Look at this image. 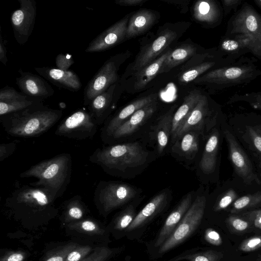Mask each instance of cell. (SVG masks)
<instances>
[{
  "instance_id": "25",
  "label": "cell",
  "mask_w": 261,
  "mask_h": 261,
  "mask_svg": "<svg viewBox=\"0 0 261 261\" xmlns=\"http://www.w3.org/2000/svg\"><path fill=\"white\" fill-rule=\"evenodd\" d=\"M116 84L111 86L106 91L97 95L88 106L89 114L94 122L100 125L105 123L114 105V92Z\"/></svg>"
},
{
  "instance_id": "30",
  "label": "cell",
  "mask_w": 261,
  "mask_h": 261,
  "mask_svg": "<svg viewBox=\"0 0 261 261\" xmlns=\"http://www.w3.org/2000/svg\"><path fill=\"white\" fill-rule=\"evenodd\" d=\"M193 10V16L197 20L208 23L221 20L223 15L221 6L211 0L197 1Z\"/></svg>"
},
{
  "instance_id": "39",
  "label": "cell",
  "mask_w": 261,
  "mask_h": 261,
  "mask_svg": "<svg viewBox=\"0 0 261 261\" xmlns=\"http://www.w3.org/2000/svg\"><path fill=\"white\" fill-rule=\"evenodd\" d=\"M238 195L233 189H229L219 197L214 206V210L219 212L226 208L237 198Z\"/></svg>"
},
{
  "instance_id": "49",
  "label": "cell",
  "mask_w": 261,
  "mask_h": 261,
  "mask_svg": "<svg viewBox=\"0 0 261 261\" xmlns=\"http://www.w3.org/2000/svg\"><path fill=\"white\" fill-rule=\"evenodd\" d=\"M247 132L253 146L261 153V135L251 126L247 127Z\"/></svg>"
},
{
  "instance_id": "55",
  "label": "cell",
  "mask_w": 261,
  "mask_h": 261,
  "mask_svg": "<svg viewBox=\"0 0 261 261\" xmlns=\"http://www.w3.org/2000/svg\"><path fill=\"white\" fill-rule=\"evenodd\" d=\"M255 129L257 131V132L261 135V125L256 126L254 127Z\"/></svg>"
},
{
  "instance_id": "13",
  "label": "cell",
  "mask_w": 261,
  "mask_h": 261,
  "mask_svg": "<svg viewBox=\"0 0 261 261\" xmlns=\"http://www.w3.org/2000/svg\"><path fill=\"white\" fill-rule=\"evenodd\" d=\"M200 137L204 138L198 131L190 130L184 133L171 144V155L186 168H192L196 165L199 152Z\"/></svg>"
},
{
  "instance_id": "33",
  "label": "cell",
  "mask_w": 261,
  "mask_h": 261,
  "mask_svg": "<svg viewBox=\"0 0 261 261\" xmlns=\"http://www.w3.org/2000/svg\"><path fill=\"white\" fill-rule=\"evenodd\" d=\"M65 202L64 215L65 220L72 222L81 220L87 211L81 196L75 195Z\"/></svg>"
},
{
  "instance_id": "10",
  "label": "cell",
  "mask_w": 261,
  "mask_h": 261,
  "mask_svg": "<svg viewBox=\"0 0 261 261\" xmlns=\"http://www.w3.org/2000/svg\"><path fill=\"white\" fill-rule=\"evenodd\" d=\"M120 61L119 56L110 58L89 81L84 91V106H88L97 95L115 84Z\"/></svg>"
},
{
  "instance_id": "20",
  "label": "cell",
  "mask_w": 261,
  "mask_h": 261,
  "mask_svg": "<svg viewBox=\"0 0 261 261\" xmlns=\"http://www.w3.org/2000/svg\"><path fill=\"white\" fill-rule=\"evenodd\" d=\"M176 37V34L173 31L167 30L162 32L154 41L141 50L135 60L133 69L138 72L154 61Z\"/></svg>"
},
{
  "instance_id": "23",
  "label": "cell",
  "mask_w": 261,
  "mask_h": 261,
  "mask_svg": "<svg viewBox=\"0 0 261 261\" xmlns=\"http://www.w3.org/2000/svg\"><path fill=\"white\" fill-rule=\"evenodd\" d=\"M34 69L41 76L59 88L74 92L79 91L82 87L79 76L71 70H63L50 67H35Z\"/></svg>"
},
{
  "instance_id": "44",
  "label": "cell",
  "mask_w": 261,
  "mask_h": 261,
  "mask_svg": "<svg viewBox=\"0 0 261 261\" xmlns=\"http://www.w3.org/2000/svg\"><path fill=\"white\" fill-rule=\"evenodd\" d=\"M74 63L71 55L59 54L56 58L55 63L57 68L63 70H68Z\"/></svg>"
},
{
  "instance_id": "7",
  "label": "cell",
  "mask_w": 261,
  "mask_h": 261,
  "mask_svg": "<svg viewBox=\"0 0 261 261\" xmlns=\"http://www.w3.org/2000/svg\"><path fill=\"white\" fill-rule=\"evenodd\" d=\"M225 34L242 35L248 41L251 53L261 60V15L247 3L231 17Z\"/></svg>"
},
{
  "instance_id": "56",
  "label": "cell",
  "mask_w": 261,
  "mask_h": 261,
  "mask_svg": "<svg viewBox=\"0 0 261 261\" xmlns=\"http://www.w3.org/2000/svg\"><path fill=\"white\" fill-rule=\"evenodd\" d=\"M257 260L261 261V254H260L258 255Z\"/></svg>"
},
{
  "instance_id": "53",
  "label": "cell",
  "mask_w": 261,
  "mask_h": 261,
  "mask_svg": "<svg viewBox=\"0 0 261 261\" xmlns=\"http://www.w3.org/2000/svg\"><path fill=\"white\" fill-rule=\"evenodd\" d=\"M145 0H116L115 3L120 6H135L142 5Z\"/></svg>"
},
{
  "instance_id": "9",
  "label": "cell",
  "mask_w": 261,
  "mask_h": 261,
  "mask_svg": "<svg viewBox=\"0 0 261 261\" xmlns=\"http://www.w3.org/2000/svg\"><path fill=\"white\" fill-rule=\"evenodd\" d=\"M97 125L89 112L78 110L64 119L58 126L55 135L70 139L92 138L97 132Z\"/></svg>"
},
{
  "instance_id": "45",
  "label": "cell",
  "mask_w": 261,
  "mask_h": 261,
  "mask_svg": "<svg viewBox=\"0 0 261 261\" xmlns=\"http://www.w3.org/2000/svg\"><path fill=\"white\" fill-rule=\"evenodd\" d=\"M228 222L231 228L237 232L245 231L249 226V223L248 221L237 216L229 217Z\"/></svg>"
},
{
  "instance_id": "8",
  "label": "cell",
  "mask_w": 261,
  "mask_h": 261,
  "mask_svg": "<svg viewBox=\"0 0 261 261\" xmlns=\"http://www.w3.org/2000/svg\"><path fill=\"white\" fill-rule=\"evenodd\" d=\"M206 204L204 195L196 194L188 211L176 228L160 246L159 253H164L184 242L200 225Z\"/></svg>"
},
{
  "instance_id": "42",
  "label": "cell",
  "mask_w": 261,
  "mask_h": 261,
  "mask_svg": "<svg viewBox=\"0 0 261 261\" xmlns=\"http://www.w3.org/2000/svg\"><path fill=\"white\" fill-rule=\"evenodd\" d=\"M93 250L89 245H78L69 253L65 261H81Z\"/></svg>"
},
{
  "instance_id": "28",
  "label": "cell",
  "mask_w": 261,
  "mask_h": 261,
  "mask_svg": "<svg viewBox=\"0 0 261 261\" xmlns=\"http://www.w3.org/2000/svg\"><path fill=\"white\" fill-rule=\"evenodd\" d=\"M200 92L193 91L186 96L181 105L173 115L170 142H173L176 133L188 118L202 96Z\"/></svg>"
},
{
  "instance_id": "54",
  "label": "cell",
  "mask_w": 261,
  "mask_h": 261,
  "mask_svg": "<svg viewBox=\"0 0 261 261\" xmlns=\"http://www.w3.org/2000/svg\"><path fill=\"white\" fill-rule=\"evenodd\" d=\"M254 2L261 10V0H254Z\"/></svg>"
},
{
  "instance_id": "1",
  "label": "cell",
  "mask_w": 261,
  "mask_h": 261,
  "mask_svg": "<svg viewBox=\"0 0 261 261\" xmlns=\"http://www.w3.org/2000/svg\"><path fill=\"white\" fill-rule=\"evenodd\" d=\"M157 157L142 142L134 141L98 148L89 161L110 175L131 179L141 174Z\"/></svg>"
},
{
  "instance_id": "12",
  "label": "cell",
  "mask_w": 261,
  "mask_h": 261,
  "mask_svg": "<svg viewBox=\"0 0 261 261\" xmlns=\"http://www.w3.org/2000/svg\"><path fill=\"white\" fill-rule=\"evenodd\" d=\"M20 7L11 14V22L14 38L22 45L31 35L37 15V5L34 0H18Z\"/></svg>"
},
{
  "instance_id": "46",
  "label": "cell",
  "mask_w": 261,
  "mask_h": 261,
  "mask_svg": "<svg viewBox=\"0 0 261 261\" xmlns=\"http://www.w3.org/2000/svg\"><path fill=\"white\" fill-rule=\"evenodd\" d=\"M205 241L210 244L214 246H220L222 243L220 234L213 228H207L204 233Z\"/></svg>"
},
{
  "instance_id": "29",
  "label": "cell",
  "mask_w": 261,
  "mask_h": 261,
  "mask_svg": "<svg viewBox=\"0 0 261 261\" xmlns=\"http://www.w3.org/2000/svg\"><path fill=\"white\" fill-rule=\"evenodd\" d=\"M155 19V15L149 10L137 11L128 22L125 38L130 39L146 32L153 25Z\"/></svg>"
},
{
  "instance_id": "16",
  "label": "cell",
  "mask_w": 261,
  "mask_h": 261,
  "mask_svg": "<svg viewBox=\"0 0 261 261\" xmlns=\"http://www.w3.org/2000/svg\"><path fill=\"white\" fill-rule=\"evenodd\" d=\"M176 107V105L172 106L149 127V138L158 156L165 153L171 140L172 119Z\"/></svg>"
},
{
  "instance_id": "57",
  "label": "cell",
  "mask_w": 261,
  "mask_h": 261,
  "mask_svg": "<svg viewBox=\"0 0 261 261\" xmlns=\"http://www.w3.org/2000/svg\"><path fill=\"white\" fill-rule=\"evenodd\" d=\"M259 183L261 184V175H260V180L259 181Z\"/></svg>"
},
{
  "instance_id": "22",
  "label": "cell",
  "mask_w": 261,
  "mask_h": 261,
  "mask_svg": "<svg viewBox=\"0 0 261 261\" xmlns=\"http://www.w3.org/2000/svg\"><path fill=\"white\" fill-rule=\"evenodd\" d=\"M196 194L191 191L182 197L166 219L155 242V247H160L172 234L190 207Z\"/></svg>"
},
{
  "instance_id": "32",
  "label": "cell",
  "mask_w": 261,
  "mask_h": 261,
  "mask_svg": "<svg viewBox=\"0 0 261 261\" xmlns=\"http://www.w3.org/2000/svg\"><path fill=\"white\" fill-rule=\"evenodd\" d=\"M196 51V48L189 44L181 46L173 51H171L164 61L160 73L167 72L185 62L194 55Z\"/></svg>"
},
{
  "instance_id": "37",
  "label": "cell",
  "mask_w": 261,
  "mask_h": 261,
  "mask_svg": "<svg viewBox=\"0 0 261 261\" xmlns=\"http://www.w3.org/2000/svg\"><path fill=\"white\" fill-rule=\"evenodd\" d=\"M77 245L75 243H69L60 246L48 253L43 261H65L69 253Z\"/></svg>"
},
{
  "instance_id": "21",
  "label": "cell",
  "mask_w": 261,
  "mask_h": 261,
  "mask_svg": "<svg viewBox=\"0 0 261 261\" xmlns=\"http://www.w3.org/2000/svg\"><path fill=\"white\" fill-rule=\"evenodd\" d=\"M171 199L172 192L169 189H164L157 193L136 215L126 231H129L144 225L162 212Z\"/></svg>"
},
{
  "instance_id": "27",
  "label": "cell",
  "mask_w": 261,
  "mask_h": 261,
  "mask_svg": "<svg viewBox=\"0 0 261 261\" xmlns=\"http://www.w3.org/2000/svg\"><path fill=\"white\" fill-rule=\"evenodd\" d=\"M219 50L226 57L236 60L242 57L245 54L251 53L247 39L237 34H225L220 41Z\"/></svg>"
},
{
  "instance_id": "2",
  "label": "cell",
  "mask_w": 261,
  "mask_h": 261,
  "mask_svg": "<svg viewBox=\"0 0 261 261\" xmlns=\"http://www.w3.org/2000/svg\"><path fill=\"white\" fill-rule=\"evenodd\" d=\"M62 116V110L44 106L40 100L24 109L1 116V121L9 135L32 138L46 132Z\"/></svg>"
},
{
  "instance_id": "38",
  "label": "cell",
  "mask_w": 261,
  "mask_h": 261,
  "mask_svg": "<svg viewBox=\"0 0 261 261\" xmlns=\"http://www.w3.org/2000/svg\"><path fill=\"white\" fill-rule=\"evenodd\" d=\"M240 101L248 102L253 108L261 110V92H251L241 95L236 94L230 98L228 103Z\"/></svg>"
},
{
  "instance_id": "36",
  "label": "cell",
  "mask_w": 261,
  "mask_h": 261,
  "mask_svg": "<svg viewBox=\"0 0 261 261\" xmlns=\"http://www.w3.org/2000/svg\"><path fill=\"white\" fill-rule=\"evenodd\" d=\"M261 203V192L246 195L237 199L233 202L230 212L238 213Z\"/></svg>"
},
{
  "instance_id": "41",
  "label": "cell",
  "mask_w": 261,
  "mask_h": 261,
  "mask_svg": "<svg viewBox=\"0 0 261 261\" xmlns=\"http://www.w3.org/2000/svg\"><path fill=\"white\" fill-rule=\"evenodd\" d=\"M223 254L215 250H207L192 255L188 257L189 261H220Z\"/></svg>"
},
{
  "instance_id": "26",
  "label": "cell",
  "mask_w": 261,
  "mask_h": 261,
  "mask_svg": "<svg viewBox=\"0 0 261 261\" xmlns=\"http://www.w3.org/2000/svg\"><path fill=\"white\" fill-rule=\"evenodd\" d=\"M219 133L213 128L207 137L198 167V171L210 175L215 171L219 147Z\"/></svg>"
},
{
  "instance_id": "47",
  "label": "cell",
  "mask_w": 261,
  "mask_h": 261,
  "mask_svg": "<svg viewBox=\"0 0 261 261\" xmlns=\"http://www.w3.org/2000/svg\"><path fill=\"white\" fill-rule=\"evenodd\" d=\"M17 143L13 142L0 144V161L2 162L13 153L16 149Z\"/></svg>"
},
{
  "instance_id": "35",
  "label": "cell",
  "mask_w": 261,
  "mask_h": 261,
  "mask_svg": "<svg viewBox=\"0 0 261 261\" xmlns=\"http://www.w3.org/2000/svg\"><path fill=\"white\" fill-rule=\"evenodd\" d=\"M69 226L70 229L90 235L101 234L104 231L96 221L90 219L72 222Z\"/></svg>"
},
{
  "instance_id": "17",
  "label": "cell",
  "mask_w": 261,
  "mask_h": 261,
  "mask_svg": "<svg viewBox=\"0 0 261 261\" xmlns=\"http://www.w3.org/2000/svg\"><path fill=\"white\" fill-rule=\"evenodd\" d=\"M128 17L126 16L93 39L85 49L86 53L105 51L118 44L125 38Z\"/></svg>"
},
{
  "instance_id": "14",
  "label": "cell",
  "mask_w": 261,
  "mask_h": 261,
  "mask_svg": "<svg viewBox=\"0 0 261 261\" xmlns=\"http://www.w3.org/2000/svg\"><path fill=\"white\" fill-rule=\"evenodd\" d=\"M156 110V100L139 109L120 126L105 143L118 144L131 136L147 122Z\"/></svg>"
},
{
  "instance_id": "4",
  "label": "cell",
  "mask_w": 261,
  "mask_h": 261,
  "mask_svg": "<svg viewBox=\"0 0 261 261\" xmlns=\"http://www.w3.org/2000/svg\"><path fill=\"white\" fill-rule=\"evenodd\" d=\"M261 74L250 59L242 57L236 62L216 68L199 77L197 82L207 84L223 90L248 83Z\"/></svg>"
},
{
  "instance_id": "5",
  "label": "cell",
  "mask_w": 261,
  "mask_h": 261,
  "mask_svg": "<svg viewBox=\"0 0 261 261\" xmlns=\"http://www.w3.org/2000/svg\"><path fill=\"white\" fill-rule=\"evenodd\" d=\"M55 200L43 188L23 185L6 199V205L15 212L31 215L55 213Z\"/></svg>"
},
{
  "instance_id": "15",
  "label": "cell",
  "mask_w": 261,
  "mask_h": 261,
  "mask_svg": "<svg viewBox=\"0 0 261 261\" xmlns=\"http://www.w3.org/2000/svg\"><path fill=\"white\" fill-rule=\"evenodd\" d=\"M230 160L237 174L248 184L256 180L251 162L234 136L227 129L224 131Z\"/></svg>"
},
{
  "instance_id": "34",
  "label": "cell",
  "mask_w": 261,
  "mask_h": 261,
  "mask_svg": "<svg viewBox=\"0 0 261 261\" xmlns=\"http://www.w3.org/2000/svg\"><path fill=\"white\" fill-rule=\"evenodd\" d=\"M141 196L129 203L116 217L114 221L115 228L119 230L127 229L136 216L135 206L141 200Z\"/></svg>"
},
{
  "instance_id": "19",
  "label": "cell",
  "mask_w": 261,
  "mask_h": 261,
  "mask_svg": "<svg viewBox=\"0 0 261 261\" xmlns=\"http://www.w3.org/2000/svg\"><path fill=\"white\" fill-rule=\"evenodd\" d=\"M18 72L20 76L16 77V84L23 94L42 100L54 95L53 88L44 78L30 72H24L21 69Z\"/></svg>"
},
{
  "instance_id": "51",
  "label": "cell",
  "mask_w": 261,
  "mask_h": 261,
  "mask_svg": "<svg viewBox=\"0 0 261 261\" xmlns=\"http://www.w3.org/2000/svg\"><path fill=\"white\" fill-rule=\"evenodd\" d=\"M247 218L254 221L257 227H261V210L254 211L245 214Z\"/></svg>"
},
{
  "instance_id": "18",
  "label": "cell",
  "mask_w": 261,
  "mask_h": 261,
  "mask_svg": "<svg viewBox=\"0 0 261 261\" xmlns=\"http://www.w3.org/2000/svg\"><path fill=\"white\" fill-rule=\"evenodd\" d=\"M156 94H151L130 103L116 113L112 118L106 120L101 129L100 137L105 143L114 132L127 119L139 109L156 100Z\"/></svg>"
},
{
  "instance_id": "50",
  "label": "cell",
  "mask_w": 261,
  "mask_h": 261,
  "mask_svg": "<svg viewBox=\"0 0 261 261\" xmlns=\"http://www.w3.org/2000/svg\"><path fill=\"white\" fill-rule=\"evenodd\" d=\"M242 2V0H222L223 13L225 16H227L232 10L236 12Z\"/></svg>"
},
{
  "instance_id": "3",
  "label": "cell",
  "mask_w": 261,
  "mask_h": 261,
  "mask_svg": "<svg viewBox=\"0 0 261 261\" xmlns=\"http://www.w3.org/2000/svg\"><path fill=\"white\" fill-rule=\"evenodd\" d=\"M72 160L70 154L63 153L32 166L20 174L21 178L35 177L38 181L31 186L43 188L55 200L62 196L70 182Z\"/></svg>"
},
{
  "instance_id": "6",
  "label": "cell",
  "mask_w": 261,
  "mask_h": 261,
  "mask_svg": "<svg viewBox=\"0 0 261 261\" xmlns=\"http://www.w3.org/2000/svg\"><path fill=\"white\" fill-rule=\"evenodd\" d=\"M141 189L120 181L102 180L97 185L94 193V202L104 215L129 204L141 196Z\"/></svg>"
},
{
  "instance_id": "11",
  "label": "cell",
  "mask_w": 261,
  "mask_h": 261,
  "mask_svg": "<svg viewBox=\"0 0 261 261\" xmlns=\"http://www.w3.org/2000/svg\"><path fill=\"white\" fill-rule=\"evenodd\" d=\"M213 114L207 97L202 95L195 108L176 133L172 143L182 134L190 130L198 131L204 138H207L209 131L213 128L216 123L217 116Z\"/></svg>"
},
{
  "instance_id": "43",
  "label": "cell",
  "mask_w": 261,
  "mask_h": 261,
  "mask_svg": "<svg viewBox=\"0 0 261 261\" xmlns=\"http://www.w3.org/2000/svg\"><path fill=\"white\" fill-rule=\"evenodd\" d=\"M261 248V236L252 237L244 240L240 245V250L248 252Z\"/></svg>"
},
{
  "instance_id": "31",
  "label": "cell",
  "mask_w": 261,
  "mask_h": 261,
  "mask_svg": "<svg viewBox=\"0 0 261 261\" xmlns=\"http://www.w3.org/2000/svg\"><path fill=\"white\" fill-rule=\"evenodd\" d=\"M171 50H168L136 73L135 87L141 89L145 87L157 74L160 73L162 65Z\"/></svg>"
},
{
  "instance_id": "24",
  "label": "cell",
  "mask_w": 261,
  "mask_h": 261,
  "mask_svg": "<svg viewBox=\"0 0 261 261\" xmlns=\"http://www.w3.org/2000/svg\"><path fill=\"white\" fill-rule=\"evenodd\" d=\"M40 100L42 99L31 98L6 86L0 90V116L24 109Z\"/></svg>"
},
{
  "instance_id": "52",
  "label": "cell",
  "mask_w": 261,
  "mask_h": 261,
  "mask_svg": "<svg viewBox=\"0 0 261 261\" xmlns=\"http://www.w3.org/2000/svg\"><path fill=\"white\" fill-rule=\"evenodd\" d=\"M0 61L4 65H6L8 62L7 49L3 40L1 29H0Z\"/></svg>"
},
{
  "instance_id": "48",
  "label": "cell",
  "mask_w": 261,
  "mask_h": 261,
  "mask_svg": "<svg viewBox=\"0 0 261 261\" xmlns=\"http://www.w3.org/2000/svg\"><path fill=\"white\" fill-rule=\"evenodd\" d=\"M25 257V253L23 251H10L2 257L0 261H23Z\"/></svg>"
},
{
  "instance_id": "40",
  "label": "cell",
  "mask_w": 261,
  "mask_h": 261,
  "mask_svg": "<svg viewBox=\"0 0 261 261\" xmlns=\"http://www.w3.org/2000/svg\"><path fill=\"white\" fill-rule=\"evenodd\" d=\"M112 250L106 247H96L81 261H105L112 254Z\"/></svg>"
}]
</instances>
